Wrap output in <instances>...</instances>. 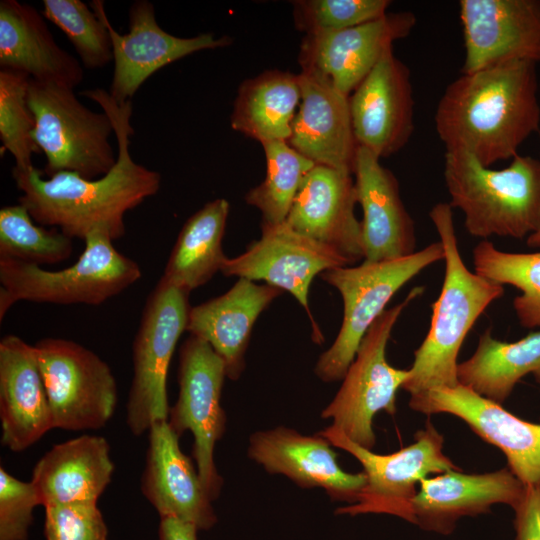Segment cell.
Returning a JSON list of instances; mask_svg holds the SVG:
<instances>
[{
  "instance_id": "10",
  "label": "cell",
  "mask_w": 540,
  "mask_h": 540,
  "mask_svg": "<svg viewBox=\"0 0 540 540\" xmlns=\"http://www.w3.org/2000/svg\"><path fill=\"white\" fill-rule=\"evenodd\" d=\"M318 434L353 455L366 475V484L357 501L337 509L340 514H389L411 522V504L419 481L431 473L459 470L444 454V438L430 421L415 434L411 445L386 455L352 442L332 425Z\"/></svg>"
},
{
  "instance_id": "25",
  "label": "cell",
  "mask_w": 540,
  "mask_h": 540,
  "mask_svg": "<svg viewBox=\"0 0 540 540\" xmlns=\"http://www.w3.org/2000/svg\"><path fill=\"white\" fill-rule=\"evenodd\" d=\"M2 444L20 452L53 429L47 391L34 345L16 335L0 341Z\"/></svg>"
},
{
  "instance_id": "32",
  "label": "cell",
  "mask_w": 540,
  "mask_h": 540,
  "mask_svg": "<svg viewBox=\"0 0 540 540\" xmlns=\"http://www.w3.org/2000/svg\"><path fill=\"white\" fill-rule=\"evenodd\" d=\"M472 258L477 274L521 292L513 299L520 325L527 329L540 327V251L505 252L482 240L474 247Z\"/></svg>"
},
{
  "instance_id": "20",
  "label": "cell",
  "mask_w": 540,
  "mask_h": 540,
  "mask_svg": "<svg viewBox=\"0 0 540 540\" xmlns=\"http://www.w3.org/2000/svg\"><path fill=\"white\" fill-rule=\"evenodd\" d=\"M301 99L288 144L316 165L353 174L356 142L349 96L312 71L299 73Z\"/></svg>"
},
{
  "instance_id": "5",
  "label": "cell",
  "mask_w": 540,
  "mask_h": 540,
  "mask_svg": "<svg viewBox=\"0 0 540 540\" xmlns=\"http://www.w3.org/2000/svg\"><path fill=\"white\" fill-rule=\"evenodd\" d=\"M84 242L79 259L58 271L0 259V320L18 301L100 305L141 278L139 265L121 254L106 233L95 231Z\"/></svg>"
},
{
  "instance_id": "40",
  "label": "cell",
  "mask_w": 540,
  "mask_h": 540,
  "mask_svg": "<svg viewBox=\"0 0 540 540\" xmlns=\"http://www.w3.org/2000/svg\"><path fill=\"white\" fill-rule=\"evenodd\" d=\"M512 508L515 540H540V484L524 486Z\"/></svg>"
},
{
  "instance_id": "1",
  "label": "cell",
  "mask_w": 540,
  "mask_h": 540,
  "mask_svg": "<svg viewBox=\"0 0 540 540\" xmlns=\"http://www.w3.org/2000/svg\"><path fill=\"white\" fill-rule=\"evenodd\" d=\"M96 102L111 119L117 139V161L97 179H85L77 173L61 171L48 179L43 171L13 167L12 177L22 192L18 202L42 226L59 229L66 236L85 240L95 231L106 233L113 241L125 235V215L154 196L160 189L161 175L133 160L129 137L131 101L118 104L104 89L80 93Z\"/></svg>"
},
{
  "instance_id": "39",
  "label": "cell",
  "mask_w": 540,
  "mask_h": 540,
  "mask_svg": "<svg viewBox=\"0 0 540 540\" xmlns=\"http://www.w3.org/2000/svg\"><path fill=\"white\" fill-rule=\"evenodd\" d=\"M41 505L32 483L0 468V540H27L33 509Z\"/></svg>"
},
{
  "instance_id": "27",
  "label": "cell",
  "mask_w": 540,
  "mask_h": 540,
  "mask_svg": "<svg viewBox=\"0 0 540 540\" xmlns=\"http://www.w3.org/2000/svg\"><path fill=\"white\" fill-rule=\"evenodd\" d=\"M0 68L71 89L84 78L82 64L57 44L42 13L16 0L0 2Z\"/></svg>"
},
{
  "instance_id": "38",
  "label": "cell",
  "mask_w": 540,
  "mask_h": 540,
  "mask_svg": "<svg viewBox=\"0 0 540 540\" xmlns=\"http://www.w3.org/2000/svg\"><path fill=\"white\" fill-rule=\"evenodd\" d=\"M46 540H107V527L94 502L45 507Z\"/></svg>"
},
{
  "instance_id": "33",
  "label": "cell",
  "mask_w": 540,
  "mask_h": 540,
  "mask_svg": "<svg viewBox=\"0 0 540 540\" xmlns=\"http://www.w3.org/2000/svg\"><path fill=\"white\" fill-rule=\"evenodd\" d=\"M261 145L266 159V177L245 195V201L261 211L262 222L277 225L286 221L304 177L316 164L286 141Z\"/></svg>"
},
{
  "instance_id": "29",
  "label": "cell",
  "mask_w": 540,
  "mask_h": 540,
  "mask_svg": "<svg viewBox=\"0 0 540 540\" xmlns=\"http://www.w3.org/2000/svg\"><path fill=\"white\" fill-rule=\"evenodd\" d=\"M300 99L299 74L266 70L239 86L230 117L231 128L261 144L288 142Z\"/></svg>"
},
{
  "instance_id": "2",
  "label": "cell",
  "mask_w": 540,
  "mask_h": 540,
  "mask_svg": "<svg viewBox=\"0 0 540 540\" xmlns=\"http://www.w3.org/2000/svg\"><path fill=\"white\" fill-rule=\"evenodd\" d=\"M536 63L508 61L462 74L445 89L435 112L446 151L463 150L491 167L513 159L540 127Z\"/></svg>"
},
{
  "instance_id": "35",
  "label": "cell",
  "mask_w": 540,
  "mask_h": 540,
  "mask_svg": "<svg viewBox=\"0 0 540 540\" xmlns=\"http://www.w3.org/2000/svg\"><path fill=\"white\" fill-rule=\"evenodd\" d=\"M41 13L63 31L84 68L101 69L113 61L108 29L86 3L80 0H43Z\"/></svg>"
},
{
  "instance_id": "9",
  "label": "cell",
  "mask_w": 540,
  "mask_h": 540,
  "mask_svg": "<svg viewBox=\"0 0 540 540\" xmlns=\"http://www.w3.org/2000/svg\"><path fill=\"white\" fill-rule=\"evenodd\" d=\"M189 294L159 280L143 309L132 346L133 377L127 402V425L136 436L168 418V369L186 331Z\"/></svg>"
},
{
  "instance_id": "34",
  "label": "cell",
  "mask_w": 540,
  "mask_h": 540,
  "mask_svg": "<svg viewBox=\"0 0 540 540\" xmlns=\"http://www.w3.org/2000/svg\"><path fill=\"white\" fill-rule=\"evenodd\" d=\"M20 203L0 210V259H13L34 265L57 264L73 252V239L57 228L34 224Z\"/></svg>"
},
{
  "instance_id": "18",
  "label": "cell",
  "mask_w": 540,
  "mask_h": 540,
  "mask_svg": "<svg viewBox=\"0 0 540 540\" xmlns=\"http://www.w3.org/2000/svg\"><path fill=\"white\" fill-rule=\"evenodd\" d=\"M462 74L508 61L540 62V1L461 0Z\"/></svg>"
},
{
  "instance_id": "22",
  "label": "cell",
  "mask_w": 540,
  "mask_h": 540,
  "mask_svg": "<svg viewBox=\"0 0 540 540\" xmlns=\"http://www.w3.org/2000/svg\"><path fill=\"white\" fill-rule=\"evenodd\" d=\"M353 174L357 202L363 211L364 261L382 262L415 253V223L392 171L380 164L378 156L358 146Z\"/></svg>"
},
{
  "instance_id": "13",
  "label": "cell",
  "mask_w": 540,
  "mask_h": 540,
  "mask_svg": "<svg viewBox=\"0 0 540 540\" xmlns=\"http://www.w3.org/2000/svg\"><path fill=\"white\" fill-rule=\"evenodd\" d=\"M91 8L104 22L112 40L114 71L109 93L122 104L131 101L142 84L166 65L195 52L231 44L228 36L203 33L177 37L158 24L153 4L134 1L129 9V32L120 34L111 25L102 0H93Z\"/></svg>"
},
{
  "instance_id": "42",
  "label": "cell",
  "mask_w": 540,
  "mask_h": 540,
  "mask_svg": "<svg viewBox=\"0 0 540 540\" xmlns=\"http://www.w3.org/2000/svg\"><path fill=\"white\" fill-rule=\"evenodd\" d=\"M539 138H540V131H539ZM540 160V157H539ZM526 243L529 247H540V228L530 235L528 238H526Z\"/></svg>"
},
{
  "instance_id": "6",
  "label": "cell",
  "mask_w": 540,
  "mask_h": 540,
  "mask_svg": "<svg viewBox=\"0 0 540 540\" xmlns=\"http://www.w3.org/2000/svg\"><path fill=\"white\" fill-rule=\"evenodd\" d=\"M443 259V246L437 241L406 257L363 261L358 266L323 272L322 279L342 297L343 320L335 341L316 363V375L324 382L343 379L362 339L394 294L422 270Z\"/></svg>"
},
{
  "instance_id": "4",
  "label": "cell",
  "mask_w": 540,
  "mask_h": 540,
  "mask_svg": "<svg viewBox=\"0 0 540 540\" xmlns=\"http://www.w3.org/2000/svg\"><path fill=\"white\" fill-rule=\"evenodd\" d=\"M444 180L449 203L463 213L472 236L524 239L540 228L539 159L518 154L507 167L492 169L466 151H446Z\"/></svg>"
},
{
  "instance_id": "41",
  "label": "cell",
  "mask_w": 540,
  "mask_h": 540,
  "mask_svg": "<svg viewBox=\"0 0 540 540\" xmlns=\"http://www.w3.org/2000/svg\"><path fill=\"white\" fill-rule=\"evenodd\" d=\"M198 528L173 517H163L159 526L160 540H197Z\"/></svg>"
},
{
  "instance_id": "30",
  "label": "cell",
  "mask_w": 540,
  "mask_h": 540,
  "mask_svg": "<svg viewBox=\"0 0 540 540\" xmlns=\"http://www.w3.org/2000/svg\"><path fill=\"white\" fill-rule=\"evenodd\" d=\"M528 374L540 383V331L505 342L494 338L487 328L473 355L457 366L460 384L501 405Z\"/></svg>"
},
{
  "instance_id": "31",
  "label": "cell",
  "mask_w": 540,
  "mask_h": 540,
  "mask_svg": "<svg viewBox=\"0 0 540 540\" xmlns=\"http://www.w3.org/2000/svg\"><path fill=\"white\" fill-rule=\"evenodd\" d=\"M229 210V202L217 198L187 219L160 280L190 293L221 270L227 258L222 241Z\"/></svg>"
},
{
  "instance_id": "28",
  "label": "cell",
  "mask_w": 540,
  "mask_h": 540,
  "mask_svg": "<svg viewBox=\"0 0 540 540\" xmlns=\"http://www.w3.org/2000/svg\"><path fill=\"white\" fill-rule=\"evenodd\" d=\"M114 464L104 437L82 435L54 445L36 463L32 483L44 507L97 503L111 481Z\"/></svg>"
},
{
  "instance_id": "17",
  "label": "cell",
  "mask_w": 540,
  "mask_h": 540,
  "mask_svg": "<svg viewBox=\"0 0 540 540\" xmlns=\"http://www.w3.org/2000/svg\"><path fill=\"white\" fill-rule=\"evenodd\" d=\"M416 22L411 11L387 12L347 29L305 35L298 62L302 70L318 73L350 96L393 43L411 33Z\"/></svg>"
},
{
  "instance_id": "37",
  "label": "cell",
  "mask_w": 540,
  "mask_h": 540,
  "mask_svg": "<svg viewBox=\"0 0 540 540\" xmlns=\"http://www.w3.org/2000/svg\"><path fill=\"white\" fill-rule=\"evenodd\" d=\"M390 4L388 0H297L294 25L305 35L343 30L384 16Z\"/></svg>"
},
{
  "instance_id": "15",
  "label": "cell",
  "mask_w": 540,
  "mask_h": 540,
  "mask_svg": "<svg viewBox=\"0 0 540 540\" xmlns=\"http://www.w3.org/2000/svg\"><path fill=\"white\" fill-rule=\"evenodd\" d=\"M409 406L425 415L448 413L462 419L504 453L508 469L524 486L540 484V423L525 421L460 383L413 394Z\"/></svg>"
},
{
  "instance_id": "19",
  "label": "cell",
  "mask_w": 540,
  "mask_h": 540,
  "mask_svg": "<svg viewBox=\"0 0 540 540\" xmlns=\"http://www.w3.org/2000/svg\"><path fill=\"white\" fill-rule=\"evenodd\" d=\"M357 203L351 173L315 165L304 177L285 222L354 264L364 259Z\"/></svg>"
},
{
  "instance_id": "23",
  "label": "cell",
  "mask_w": 540,
  "mask_h": 540,
  "mask_svg": "<svg viewBox=\"0 0 540 540\" xmlns=\"http://www.w3.org/2000/svg\"><path fill=\"white\" fill-rule=\"evenodd\" d=\"M524 485L508 468L484 473L465 474L450 470L419 481L412 500L411 523L421 529L451 534L464 516L488 513L495 504L513 507Z\"/></svg>"
},
{
  "instance_id": "8",
  "label": "cell",
  "mask_w": 540,
  "mask_h": 540,
  "mask_svg": "<svg viewBox=\"0 0 540 540\" xmlns=\"http://www.w3.org/2000/svg\"><path fill=\"white\" fill-rule=\"evenodd\" d=\"M424 292L414 287L397 305L385 309L361 341L343 383L321 417L332 419L352 442L371 450L375 445L373 418L379 411L396 412V394L408 380L409 369H397L386 360V346L403 310Z\"/></svg>"
},
{
  "instance_id": "21",
  "label": "cell",
  "mask_w": 540,
  "mask_h": 540,
  "mask_svg": "<svg viewBox=\"0 0 540 540\" xmlns=\"http://www.w3.org/2000/svg\"><path fill=\"white\" fill-rule=\"evenodd\" d=\"M249 442V456L266 471L283 474L303 488H322L334 500L354 504L366 484L364 472L340 468L330 442L319 434L277 427L254 433Z\"/></svg>"
},
{
  "instance_id": "14",
  "label": "cell",
  "mask_w": 540,
  "mask_h": 540,
  "mask_svg": "<svg viewBox=\"0 0 540 540\" xmlns=\"http://www.w3.org/2000/svg\"><path fill=\"white\" fill-rule=\"evenodd\" d=\"M348 265L350 262L337 251L294 231L286 222H262L261 237L241 255L227 257L220 271L228 277L262 280L290 293L309 314L318 342L321 333L311 317L308 301L311 283L319 273Z\"/></svg>"
},
{
  "instance_id": "36",
  "label": "cell",
  "mask_w": 540,
  "mask_h": 540,
  "mask_svg": "<svg viewBox=\"0 0 540 540\" xmlns=\"http://www.w3.org/2000/svg\"><path fill=\"white\" fill-rule=\"evenodd\" d=\"M30 80L24 72L0 68V139L2 148L13 156L14 167L21 170L34 166L32 155L41 152L27 100Z\"/></svg>"
},
{
  "instance_id": "3",
  "label": "cell",
  "mask_w": 540,
  "mask_h": 540,
  "mask_svg": "<svg viewBox=\"0 0 540 540\" xmlns=\"http://www.w3.org/2000/svg\"><path fill=\"white\" fill-rule=\"evenodd\" d=\"M429 217L444 250L441 292L432 304L429 330L414 352L410 376L402 389L410 395L459 384L457 358L475 322L503 296V285L468 269L461 258L450 203L435 204Z\"/></svg>"
},
{
  "instance_id": "12",
  "label": "cell",
  "mask_w": 540,
  "mask_h": 540,
  "mask_svg": "<svg viewBox=\"0 0 540 540\" xmlns=\"http://www.w3.org/2000/svg\"><path fill=\"white\" fill-rule=\"evenodd\" d=\"M225 376L222 358L206 341L190 335L181 346L179 394L169 409L168 423L179 437L186 430L192 432L197 471L211 500L219 495L222 485L214 463V448L225 430L220 404Z\"/></svg>"
},
{
  "instance_id": "24",
  "label": "cell",
  "mask_w": 540,
  "mask_h": 540,
  "mask_svg": "<svg viewBox=\"0 0 540 540\" xmlns=\"http://www.w3.org/2000/svg\"><path fill=\"white\" fill-rule=\"evenodd\" d=\"M146 465L141 490L161 518L173 517L208 529L216 516L197 469L180 449L179 436L168 421L149 429Z\"/></svg>"
},
{
  "instance_id": "16",
  "label": "cell",
  "mask_w": 540,
  "mask_h": 540,
  "mask_svg": "<svg viewBox=\"0 0 540 540\" xmlns=\"http://www.w3.org/2000/svg\"><path fill=\"white\" fill-rule=\"evenodd\" d=\"M353 132L359 147L380 159L409 142L414 131V99L408 67L393 48L349 96Z\"/></svg>"
},
{
  "instance_id": "11",
  "label": "cell",
  "mask_w": 540,
  "mask_h": 540,
  "mask_svg": "<svg viewBox=\"0 0 540 540\" xmlns=\"http://www.w3.org/2000/svg\"><path fill=\"white\" fill-rule=\"evenodd\" d=\"M34 348L53 428L79 431L103 427L118 401L116 380L108 364L72 340L44 338Z\"/></svg>"
},
{
  "instance_id": "26",
  "label": "cell",
  "mask_w": 540,
  "mask_h": 540,
  "mask_svg": "<svg viewBox=\"0 0 540 540\" xmlns=\"http://www.w3.org/2000/svg\"><path fill=\"white\" fill-rule=\"evenodd\" d=\"M282 293L268 284L238 278L224 294L190 308L186 331L206 341L224 361L226 376L236 380L245 368L257 318Z\"/></svg>"
},
{
  "instance_id": "7",
  "label": "cell",
  "mask_w": 540,
  "mask_h": 540,
  "mask_svg": "<svg viewBox=\"0 0 540 540\" xmlns=\"http://www.w3.org/2000/svg\"><path fill=\"white\" fill-rule=\"evenodd\" d=\"M27 100L35 119L34 140L46 157V176L70 171L97 179L113 168L117 161L110 142L114 126L104 111L83 105L74 89L32 78Z\"/></svg>"
}]
</instances>
